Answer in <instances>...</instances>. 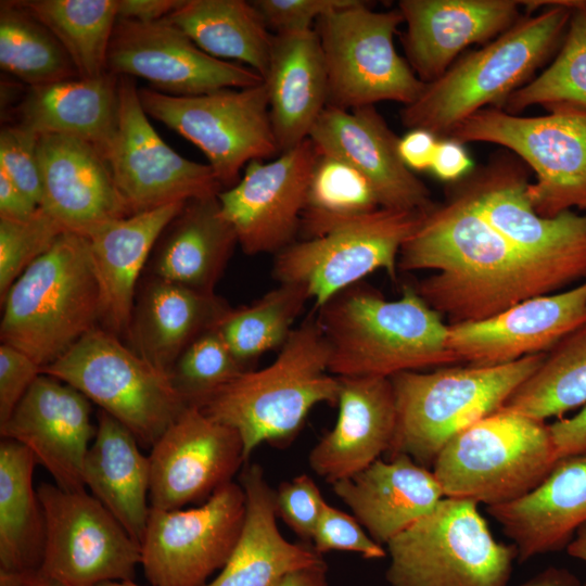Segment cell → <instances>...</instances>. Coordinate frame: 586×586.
Instances as JSON below:
<instances>
[{"label": "cell", "mask_w": 586, "mask_h": 586, "mask_svg": "<svg viewBox=\"0 0 586 586\" xmlns=\"http://www.w3.org/2000/svg\"><path fill=\"white\" fill-rule=\"evenodd\" d=\"M472 160L462 143L450 138L436 143L430 170L441 180L457 181L472 170Z\"/></svg>", "instance_id": "51"}, {"label": "cell", "mask_w": 586, "mask_h": 586, "mask_svg": "<svg viewBox=\"0 0 586 586\" xmlns=\"http://www.w3.org/2000/svg\"><path fill=\"white\" fill-rule=\"evenodd\" d=\"M101 154L132 214L224 190L208 164L182 157L160 137L129 76H118L117 125Z\"/></svg>", "instance_id": "17"}, {"label": "cell", "mask_w": 586, "mask_h": 586, "mask_svg": "<svg viewBox=\"0 0 586 586\" xmlns=\"http://www.w3.org/2000/svg\"><path fill=\"white\" fill-rule=\"evenodd\" d=\"M327 562L300 568L279 577L271 586H330Z\"/></svg>", "instance_id": "56"}, {"label": "cell", "mask_w": 586, "mask_h": 586, "mask_svg": "<svg viewBox=\"0 0 586 586\" xmlns=\"http://www.w3.org/2000/svg\"><path fill=\"white\" fill-rule=\"evenodd\" d=\"M309 300L305 288L279 283L249 305L228 306L214 327L238 362L249 370L262 355L283 346Z\"/></svg>", "instance_id": "40"}, {"label": "cell", "mask_w": 586, "mask_h": 586, "mask_svg": "<svg viewBox=\"0 0 586 586\" xmlns=\"http://www.w3.org/2000/svg\"><path fill=\"white\" fill-rule=\"evenodd\" d=\"M186 202L111 220L82 235L100 292V327L120 339L127 335L138 280L152 249Z\"/></svg>", "instance_id": "28"}, {"label": "cell", "mask_w": 586, "mask_h": 586, "mask_svg": "<svg viewBox=\"0 0 586 586\" xmlns=\"http://www.w3.org/2000/svg\"><path fill=\"white\" fill-rule=\"evenodd\" d=\"M315 309L329 347V372L337 378L390 379L458 362L449 324L412 285L386 300L359 282Z\"/></svg>", "instance_id": "2"}, {"label": "cell", "mask_w": 586, "mask_h": 586, "mask_svg": "<svg viewBox=\"0 0 586 586\" xmlns=\"http://www.w3.org/2000/svg\"><path fill=\"white\" fill-rule=\"evenodd\" d=\"M39 206L30 201L0 168V218L25 220L30 218Z\"/></svg>", "instance_id": "55"}, {"label": "cell", "mask_w": 586, "mask_h": 586, "mask_svg": "<svg viewBox=\"0 0 586 586\" xmlns=\"http://www.w3.org/2000/svg\"><path fill=\"white\" fill-rule=\"evenodd\" d=\"M0 586H65L39 571L28 573L0 572Z\"/></svg>", "instance_id": "58"}, {"label": "cell", "mask_w": 586, "mask_h": 586, "mask_svg": "<svg viewBox=\"0 0 586 586\" xmlns=\"http://www.w3.org/2000/svg\"><path fill=\"white\" fill-rule=\"evenodd\" d=\"M36 458L21 443H0V572L40 570L44 549V515L33 474Z\"/></svg>", "instance_id": "36"}, {"label": "cell", "mask_w": 586, "mask_h": 586, "mask_svg": "<svg viewBox=\"0 0 586 586\" xmlns=\"http://www.w3.org/2000/svg\"><path fill=\"white\" fill-rule=\"evenodd\" d=\"M148 116L196 145L222 189L235 186L251 161L279 153L272 131L265 82L193 95L174 97L138 89Z\"/></svg>", "instance_id": "12"}, {"label": "cell", "mask_w": 586, "mask_h": 586, "mask_svg": "<svg viewBox=\"0 0 586 586\" xmlns=\"http://www.w3.org/2000/svg\"><path fill=\"white\" fill-rule=\"evenodd\" d=\"M585 323L586 280L524 300L486 319L449 324V346L458 361L499 366L547 353Z\"/></svg>", "instance_id": "21"}, {"label": "cell", "mask_w": 586, "mask_h": 586, "mask_svg": "<svg viewBox=\"0 0 586 586\" xmlns=\"http://www.w3.org/2000/svg\"><path fill=\"white\" fill-rule=\"evenodd\" d=\"M98 586H140L133 581H112L99 584Z\"/></svg>", "instance_id": "60"}, {"label": "cell", "mask_w": 586, "mask_h": 586, "mask_svg": "<svg viewBox=\"0 0 586 586\" xmlns=\"http://www.w3.org/2000/svg\"><path fill=\"white\" fill-rule=\"evenodd\" d=\"M37 494L46 526L40 573L65 586L132 581L140 545L97 498L49 483Z\"/></svg>", "instance_id": "15"}, {"label": "cell", "mask_w": 586, "mask_h": 586, "mask_svg": "<svg viewBox=\"0 0 586 586\" xmlns=\"http://www.w3.org/2000/svg\"><path fill=\"white\" fill-rule=\"evenodd\" d=\"M558 460L549 424L499 409L451 437L432 471L445 497L492 507L532 492Z\"/></svg>", "instance_id": "7"}, {"label": "cell", "mask_w": 586, "mask_h": 586, "mask_svg": "<svg viewBox=\"0 0 586 586\" xmlns=\"http://www.w3.org/2000/svg\"><path fill=\"white\" fill-rule=\"evenodd\" d=\"M135 435L107 412L97 417L84 483L140 545L150 513V460Z\"/></svg>", "instance_id": "34"}, {"label": "cell", "mask_w": 586, "mask_h": 586, "mask_svg": "<svg viewBox=\"0 0 586 586\" xmlns=\"http://www.w3.org/2000/svg\"><path fill=\"white\" fill-rule=\"evenodd\" d=\"M332 489L382 546L445 497L433 471L407 455L387 461L377 459L353 476L333 483Z\"/></svg>", "instance_id": "29"}, {"label": "cell", "mask_w": 586, "mask_h": 586, "mask_svg": "<svg viewBox=\"0 0 586 586\" xmlns=\"http://www.w3.org/2000/svg\"><path fill=\"white\" fill-rule=\"evenodd\" d=\"M308 138L320 152L361 173L381 207L425 212L434 204L426 186L402 161L399 138L374 105L355 110L327 105Z\"/></svg>", "instance_id": "23"}, {"label": "cell", "mask_w": 586, "mask_h": 586, "mask_svg": "<svg viewBox=\"0 0 586 586\" xmlns=\"http://www.w3.org/2000/svg\"><path fill=\"white\" fill-rule=\"evenodd\" d=\"M337 418L313 447L310 469L331 485L364 470L391 447L396 404L388 378H339Z\"/></svg>", "instance_id": "26"}, {"label": "cell", "mask_w": 586, "mask_h": 586, "mask_svg": "<svg viewBox=\"0 0 586 586\" xmlns=\"http://www.w3.org/2000/svg\"><path fill=\"white\" fill-rule=\"evenodd\" d=\"M181 3L182 0H117V20L142 23L160 21Z\"/></svg>", "instance_id": "54"}, {"label": "cell", "mask_w": 586, "mask_h": 586, "mask_svg": "<svg viewBox=\"0 0 586 586\" xmlns=\"http://www.w3.org/2000/svg\"><path fill=\"white\" fill-rule=\"evenodd\" d=\"M244 518L245 493L233 481L194 508H150L140 543L146 579L152 586H205L227 563Z\"/></svg>", "instance_id": "16"}, {"label": "cell", "mask_w": 586, "mask_h": 586, "mask_svg": "<svg viewBox=\"0 0 586 586\" xmlns=\"http://www.w3.org/2000/svg\"><path fill=\"white\" fill-rule=\"evenodd\" d=\"M574 2L546 1V10L521 17L483 48L457 60L441 77L425 84L415 102L404 106L403 125L445 139L477 111L501 107L561 44Z\"/></svg>", "instance_id": "4"}, {"label": "cell", "mask_w": 586, "mask_h": 586, "mask_svg": "<svg viewBox=\"0 0 586 586\" xmlns=\"http://www.w3.org/2000/svg\"><path fill=\"white\" fill-rule=\"evenodd\" d=\"M65 231L41 207L25 220L0 218V301L14 281Z\"/></svg>", "instance_id": "45"}, {"label": "cell", "mask_w": 586, "mask_h": 586, "mask_svg": "<svg viewBox=\"0 0 586 586\" xmlns=\"http://www.w3.org/2000/svg\"><path fill=\"white\" fill-rule=\"evenodd\" d=\"M486 510L515 546L518 563L566 549L586 523V450L560 458L525 496Z\"/></svg>", "instance_id": "27"}, {"label": "cell", "mask_w": 586, "mask_h": 586, "mask_svg": "<svg viewBox=\"0 0 586 586\" xmlns=\"http://www.w3.org/2000/svg\"><path fill=\"white\" fill-rule=\"evenodd\" d=\"M400 11H373L355 0L317 21L328 77V105L355 110L382 101L408 105L423 91L408 62L398 55L394 35Z\"/></svg>", "instance_id": "11"}, {"label": "cell", "mask_w": 586, "mask_h": 586, "mask_svg": "<svg viewBox=\"0 0 586 586\" xmlns=\"http://www.w3.org/2000/svg\"><path fill=\"white\" fill-rule=\"evenodd\" d=\"M545 356L530 355L492 367H443L393 375L396 426L388 458L407 455L432 468L451 437L499 410Z\"/></svg>", "instance_id": "6"}, {"label": "cell", "mask_w": 586, "mask_h": 586, "mask_svg": "<svg viewBox=\"0 0 586 586\" xmlns=\"http://www.w3.org/2000/svg\"><path fill=\"white\" fill-rule=\"evenodd\" d=\"M227 307L215 293L152 275L136 295L127 345L168 374L181 353L213 328Z\"/></svg>", "instance_id": "32"}, {"label": "cell", "mask_w": 586, "mask_h": 586, "mask_svg": "<svg viewBox=\"0 0 586 586\" xmlns=\"http://www.w3.org/2000/svg\"><path fill=\"white\" fill-rule=\"evenodd\" d=\"M311 546L323 555L332 550L353 551L365 559H382L386 549L367 534L358 520L341 509L324 505Z\"/></svg>", "instance_id": "48"}, {"label": "cell", "mask_w": 586, "mask_h": 586, "mask_svg": "<svg viewBox=\"0 0 586 586\" xmlns=\"http://www.w3.org/2000/svg\"><path fill=\"white\" fill-rule=\"evenodd\" d=\"M423 213L381 207L321 237L296 240L276 255L272 275L305 288L315 308L379 269L395 279L400 250Z\"/></svg>", "instance_id": "14"}, {"label": "cell", "mask_w": 586, "mask_h": 586, "mask_svg": "<svg viewBox=\"0 0 586 586\" xmlns=\"http://www.w3.org/2000/svg\"><path fill=\"white\" fill-rule=\"evenodd\" d=\"M106 69L116 76L144 78L152 89L174 97L246 88L264 81L245 65L207 54L166 17L149 23L117 20Z\"/></svg>", "instance_id": "18"}, {"label": "cell", "mask_w": 586, "mask_h": 586, "mask_svg": "<svg viewBox=\"0 0 586 586\" xmlns=\"http://www.w3.org/2000/svg\"><path fill=\"white\" fill-rule=\"evenodd\" d=\"M97 425L90 400L69 384L41 373L10 418L0 425L2 438L28 448L67 491H85L84 462Z\"/></svg>", "instance_id": "22"}, {"label": "cell", "mask_w": 586, "mask_h": 586, "mask_svg": "<svg viewBox=\"0 0 586 586\" xmlns=\"http://www.w3.org/2000/svg\"><path fill=\"white\" fill-rule=\"evenodd\" d=\"M379 208L377 194L361 173L318 150L301 219L304 240L321 237Z\"/></svg>", "instance_id": "41"}, {"label": "cell", "mask_w": 586, "mask_h": 586, "mask_svg": "<svg viewBox=\"0 0 586 586\" xmlns=\"http://www.w3.org/2000/svg\"><path fill=\"white\" fill-rule=\"evenodd\" d=\"M388 586H508L513 544L497 542L477 504L444 497L386 545Z\"/></svg>", "instance_id": "8"}, {"label": "cell", "mask_w": 586, "mask_h": 586, "mask_svg": "<svg viewBox=\"0 0 586 586\" xmlns=\"http://www.w3.org/2000/svg\"><path fill=\"white\" fill-rule=\"evenodd\" d=\"M240 484L245 518L239 539L219 574L205 586H271L290 571L326 562L311 544L291 543L280 533L276 491L259 464H246Z\"/></svg>", "instance_id": "30"}, {"label": "cell", "mask_w": 586, "mask_h": 586, "mask_svg": "<svg viewBox=\"0 0 586 586\" xmlns=\"http://www.w3.org/2000/svg\"><path fill=\"white\" fill-rule=\"evenodd\" d=\"M579 578L565 568L548 566L519 586H582Z\"/></svg>", "instance_id": "57"}, {"label": "cell", "mask_w": 586, "mask_h": 586, "mask_svg": "<svg viewBox=\"0 0 586 586\" xmlns=\"http://www.w3.org/2000/svg\"><path fill=\"white\" fill-rule=\"evenodd\" d=\"M355 0H255L254 7L276 34L313 29L321 16L351 5Z\"/></svg>", "instance_id": "49"}, {"label": "cell", "mask_w": 586, "mask_h": 586, "mask_svg": "<svg viewBox=\"0 0 586 586\" xmlns=\"http://www.w3.org/2000/svg\"><path fill=\"white\" fill-rule=\"evenodd\" d=\"M0 67L28 87L79 78L55 36L14 0L0 4Z\"/></svg>", "instance_id": "42"}, {"label": "cell", "mask_w": 586, "mask_h": 586, "mask_svg": "<svg viewBox=\"0 0 586 586\" xmlns=\"http://www.w3.org/2000/svg\"><path fill=\"white\" fill-rule=\"evenodd\" d=\"M37 153L42 180L40 207L67 231L84 235L99 225L132 214L106 161L92 144L68 136L41 135Z\"/></svg>", "instance_id": "25"}, {"label": "cell", "mask_w": 586, "mask_h": 586, "mask_svg": "<svg viewBox=\"0 0 586 586\" xmlns=\"http://www.w3.org/2000/svg\"><path fill=\"white\" fill-rule=\"evenodd\" d=\"M0 302L1 343L41 369L54 362L100 323V292L86 239L62 233Z\"/></svg>", "instance_id": "5"}, {"label": "cell", "mask_w": 586, "mask_h": 586, "mask_svg": "<svg viewBox=\"0 0 586 586\" xmlns=\"http://www.w3.org/2000/svg\"><path fill=\"white\" fill-rule=\"evenodd\" d=\"M166 18L207 54L239 61L264 79L275 35L252 1L182 0Z\"/></svg>", "instance_id": "37"}, {"label": "cell", "mask_w": 586, "mask_h": 586, "mask_svg": "<svg viewBox=\"0 0 586 586\" xmlns=\"http://www.w3.org/2000/svg\"><path fill=\"white\" fill-rule=\"evenodd\" d=\"M150 507L181 509L232 482L246 461L239 433L188 406L151 447Z\"/></svg>", "instance_id": "20"}, {"label": "cell", "mask_w": 586, "mask_h": 586, "mask_svg": "<svg viewBox=\"0 0 586 586\" xmlns=\"http://www.w3.org/2000/svg\"><path fill=\"white\" fill-rule=\"evenodd\" d=\"M549 429L559 459L586 450V405L571 418H562Z\"/></svg>", "instance_id": "53"}, {"label": "cell", "mask_w": 586, "mask_h": 586, "mask_svg": "<svg viewBox=\"0 0 586 586\" xmlns=\"http://www.w3.org/2000/svg\"><path fill=\"white\" fill-rule=\"evenodd\" d=\"M523 1L402 0L406 61L424 84L441 77L468 46L489 42L520 18Z\"/></svg>", "instance_id": "24"}, {"label": "cell", "mask_w": 586, "mask_h": 586, "mask_svg": "<svg viewBox=\"0 0 586 586\" xmlns=\"http://www.w3.org/2000/svg\"><path fill=\"white\" fill-rule=\"evenodd\" d=\"M269 114L279 153L309 137L328 105V77L315 29L275 34L267 73Z\"/></svg>", "instance_id": "31"}, {"label": "cell", "mask_w": 586, "mask_h": 586, "mask_svg": "<svg viewBox=\"0 0 586 586\" xmlns=\"http://www.w3.org/2000/svg\"><path fill=\"white\" fill-rule=\"evenodd\" d=\"M398 269L435 271L415 288L450 324L560 290L486 220L464 179L423 213L400 250Z\"/></svg>", "instance_id": "1"}, {"label": "cell", "mask_w": 586, "mask_h": 586, "mask_svg": "<svg viewBox=\"0 0 586 586\" xmlns=\"http://www.w3.org/2000/svg\"><path fill=\"white\" fill-rule=\"evenodd\" d=\"M21 126L41 135L84 140L101 153L112 139L118 116V76L73 78L28 87L14 109Z\"/></svg>", "instance_id": "35"}, {"label": "cell", "mask_w": 586, "mask_h": 586, "mask_svg": "<svg viewBox=\"0 0 586 586\" xmlns=\"http://www.w3.org/2000/svg\"><path fill=\"white\" fill-rule=\"evenodd\" d=\"M569 103L586 107V1L575 0L570 22L552 63L513 91L500 109L517 114L532 105Z\"/></svg>", "instance_id": "43"}, {"label": "cell", "mask_w": 586, "mask_h": 586, "mask_svg": "<svg viewBox=\"0 0 586 586\" xmlns=\"http://www.w3.org/2000/svg\"><path fill=\"white\" fill-rule=\"evenodd\" d=\"M245 370L213 327L181 353L168 375L188 406L201 407Z\"/></svg>", "instance_id": "44"}, {"label": "cell", "mask_w": 586, "mask_h": 586, "mask_svg": "<svg viewBox=\"0 0 586 586\" xmlns=\"http://www.w3.org/2000/svg\"><path fill=\"white\" fill-rule=\"evenodd\" d=\"M41 373L79 391L145 447H152L188 407L166 372L100 326L43 367Z\"/></svg>", "instance_id": "10"}, {"label": "cell", "mask_w": 586, "mask_h": 586, "mask_svg": "<svg viewBox=\"0 0 586 586\" xmlns=\"http://www.w3.org/2000/svg\"><path fill=\"white\" fill-rule=\"evenodd\" d=\"M38 138L36 132L18 124L3 125L0 130V168L40 207L42 180L37 153Z\"/></svg>", "instance_id": "46"}, {"label": "cell", "mask_w": 586, "mask_h": 586, "mask_svg": "<svg viewBox=\"0 0 586 586\" xmlns=\"http://www.w3.org/2000/svg\"><path fill=\"white\" fill-rule=\"evenodd\" d=\"M540 116H518L485 107L458 124L447 138L498 144L530 166L533 208L553 217L573 207L586 212V107L558 103Z\"/></svg>", "instance_id": "9"}, {"label": "cell", "mask_w": 586, "mask_h": 586, "mask_svg": "<svg viewBox=\"0 0 586 586\" xmlns=\"http://www.w3.org/2000/svg\"><path fill=\"white\" fill-rule=\"evenodd\" d=\"M437 141V137L428 130L410 129L399 138V156L410 170H428L431 168Z\"/></svg>", "instance_id": "52"}, {"label": "cell", "mask_w": 586, "mask_h": 586, "mask_svg": "<svg viewBox=\"0 0 586 586\" xmlns=\"http://www.w3.org/2000/svg\"><path fill=\"white\" fill-rule=\"evenodd\" d=\"M41 367L22 351L0 345V425L12 415L35 380Z\"/></svg>", "instance_id": "50"}, {"label": "cell", "mask_w": 586, "mask_h": 586, "mask_svg": "<svg viewBox=\"0 0 586 586\" xmlns=\"http://www.w3.org/2000/svg\"><path fill=\"white\" fill-rule=\"evenodd\" d=\"M526 165L509 151L464 177L486 220L559 289L586 280V213H536L527 196Z\"/></svg>", "instance_id": "13"}, {"label": "cell", "mask_w": 586, "mask_h": 586, "mask_svg": "<svg viewBox=\"0 0 586 586\" xmlns=\"http://www.w3.org/2000/svg\"><path fill=\"white\" fill-rule=\"evenodd\" d=\"M586 405V323L549 352L500 409L545 421Z\"/></svg>", "instance_id": "39"}, {"label": "cell", "mask_w": 586, "mask_h": 586, "mask_svg": "<svg viewBox=\"0 0 586 586\" xmlns=\"http://www.w3.org/2000/svg\"><path fill=\"white\" fill-rule=\"evenodd\" d=\"M566 551L571 557L586 562V523L577 530Z\"/></svg>", "instance_id": "59"}, {"label": "cell", "mask_w": 586, "mask_h": 586, "mask_svg": "<svg viewBox=\"0 0 586 586\" xmlns=\"http://www.w3.org/2000/svg\"><path fill=\"white\" fill-rule=\"evenodd\" d=\"M218 194L188 200L161 234L152 275L203 293H215L238 238L222 216Z\"/></svg>", "instance_id": "33"}, {"label": "cell", "mask_w": 586, "mask_h": 586, "mask_svg": "<svg viewBox=\"0 0 586 586\" xmlns=\"http://www.w3.org/2000/svg\"><path fill=\"white\" fill-rule=\"evenodd\" d=\"M326 504L320 488L306 473L282 482L276 489L277 515L303 543L311 544Z\"/></svg>", "instance_id": "47"}, {"label": "cell", "mask_w": 586, "mask_h": 586, "mask_svg": "<svg viewBox=\"0 0 586 586\" xmlns=\"http://www.w3.org/2000/svg\"><path fill=\"white\" fill-rule=\"evenodd\" d=\"M317 153L307 138L271 162L251 161L239 182L218 193L245 254L277 255L296 241Z\"/></svg>", "instance_id": "19"}, {"label": "cell", "mask_w": 586, "mask_h": 586, "mask_svg": "<svg viewBox=\"0 0 586 586\" xmlns=\"http://www.w3.org/2000/svg\"><path fill=\"white\" fill-rule=\"evenodd\" d=\"M339 392L327 341L310 315L268 366L241 372L200 408L239 433L247 461L263 443L290 442L315 406H336Z\"/></svg>", "instance_id": "3"}, {"label": "cell", "mask_w": 586, "mask_h": 586, "mask_svg": "<svg viewBox=\"0 0 586 586\" xmlns=\"http://www.w3.org/2000/svg\"><path fill=\"white\" fill-rule=\"evenodd\" d=\"M60 41L79 78L107 73V52L117 22V0H14Z\"/></svg>", "instance_id": "38"}, {"label": "cell", "mask_w": 586, "mask_h": 586, "mask_svg": "<svg viewBox=\"0 0 586 586\" xmlns=\"http://www.w3.org/2000/svg\"><path fill=\"white\" fill-rule=\"evenodd\" d=\"M582 586H586V582Z\"/></svg>", "instance_id": "61"}]
</instances>
